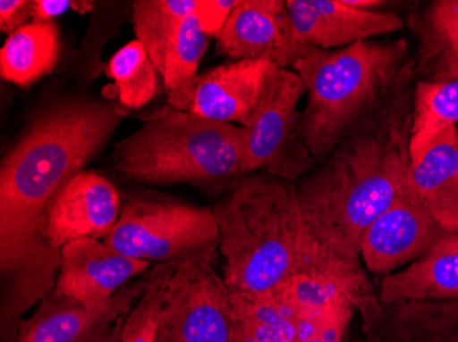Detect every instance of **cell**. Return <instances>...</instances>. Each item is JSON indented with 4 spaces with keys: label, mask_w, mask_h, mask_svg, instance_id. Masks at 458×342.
<instances>
[{
    "label": "cell",
    "mask_w": 458,
    "mask_h": 342,
    "mask_svg": "<svg viewBox=\"0 0 458 342\" xmlns=\"http://www.w3.org/2000/svg\"><path fill=\"white\" fill-rule=\"evenodd\" d=\"M130 110L64 97L43 105L0 167V339L14 342L30 311L53 293L61 251L46 238L54 200L109 143Z\"/></svg>",
    "instance_id": "obj_1"
},
{
    "label": "cell",
    "mask_w": 458,
    "mask_h": 342,
    "mask_svg": "<svg viewBox=\"0 0 458 342\" xmlns=\"http://www.w3.org/2000/svg\"><path fill=\"white\" fill-rule=\"evenodd\" d=\"M414 84L409 59L387 99L295 185L311 236L350 266L361 267L362 236L408 184Z\"/></svg>",
    "instance_id": "obj_2"
},
{
    "label": "cell",
    "mask_w": 458,
    "mask_h": 342,
    "mask_svg": "<svg viewBox=\"0 0 458 342\" xmlns=\"http://www.w3.org/2000/svg\"><path fill=\"white\" fill-rule=\"evenodd\" d=\"M212 208L231 292H269L302 272L365 277L361 267L335 258L311 236L293 182L246 174Z\"/></svg>",
    "instance_id": "obj_3"
},
{
    "label": "cell",
    "mask_w": 458,
    "mask_h": 342,
    "mask_svg": "<svg viewBox=\"0 0 458 342\" xmlns=\"http://www.w3.org/2000/svg\"><path fill=\"white\" fill-rule=\"evenodd\" d=\"M408 41H359L339 50L310 48L293 71L305 84L306 143L318 163L387 99L408 63Z\"/></svg>",
    "instance_id": "obj_4"
},
{
    "label": "cell",
    "mask_w": 458,
    "mask_h": 342,
    "mask_svg": "<svg viewBox=\"0 0 458 342\" xmlns=\"http://www.w3.org/2000/svg\"><path fill=\"white\" fill-rule=\"evenodd\" d=\"M246 130L172 105L151 113L115 144L113 167L128 181L148 185H210L241 179Z\"/></svg>",
    "instance_id": "obj_5"
},
{
    "label": "cell",
    "mask_w": 458,
    "mask_h": 342,
    "mask_svg": "<svg viewBox=\"0 0 458 342\" xmlns=\"http://www.w3.org/2000/svg\"><path fill=\"white\" fill-rule=\"evenodd\" d=\"M103 243L153 264L212 262L220 244L215 211L172 200H123L120 220Z\"/></svg>",
    "instance_id": "obj_6"
},
{
    "label": "cell",
    "mask_w": 458,
    "mask_h": 342,
    "mask_svg": "<svg viewBox=\"0 0 458 342\" xmlns=\"http://www.w3.org/2000/svg\"><path fill=\"white\" fill-rule=\"evenodd\" d=\"M306 88L293 69L279 68L244 135V171L270 174L288 182L310 173L316 159L306 143L300 102Z\"/></svg>",
    "instance_id": "obj_7"
},
{
    "label": "cell",
    "mask_w": 458,
    "mask_h": 342,
    "mask_svg": "<svg viewBox=\"0 0 458 342\" xmlns=\"http://www.w3.org/2000/svg\"><path fill=\"white\" fill-rule=\"evenodd\" d=\"M231 290L206 259L177 266L166 300L157 342H233Z\"/></svg>",
    "instance_id": "obj_8"
},
{
    "label": "cell",
    "mask_w": 458,
    "mask_h": 342,
    "mask_svg": "<svg viewBox=\"0 0 458 342\" xmlns=\"http://www.w3.org/2000/svg\"><path fill=\"white\" fill-rule=\"evenodd\" d=\"M148 282V272L95 308L53 290L22 321L14 342H121L123 322Z\"/></svg>",
    "instance_id": "obj_9"
},
{
    "label": "cell",
    "mask_w": 458,
    "mask_h": 342,
    "mask_svg": "<svg viewBox=\"0 0 458 342\" xmlns=\"http://www.w3.org/2000/svg\"><path fill=\"white\" fill-rule=\"evenodd\" d=\"M217 50L233 61H267L293 69L310 48L295 38L287 0H239L217 38Z\"/></svg>",
    "instance_id": "obj_10"
},
{
    "label": "cell",
    "mask_w": 458,
    "mask_h": 342,
    "mask_svg": "<svg viewBox=\"0 0 458 342\" xmlns=\"http://www.w3.org/2000/svg\"><path fill=\"white\" fill-rule=\"evenodd\" d=\"M445 233L408 181L395 202L365 231L360 256L369 271L387 274L418 261Z\"/></svg>",
    "instance_id": "obj_11"
},
{
    "label": "cell",
    "mask_w": 458,
    "mask_h": 342,
    "mask_svg": "<svg viewBox=\"0 0 458 342\" xmlns=\"http://www.w3.org/2000/svg\"><path fill=\"white\" fill-rule=\"evenodd\" d=\"M123 203L109 179L94 170H82L54 200L46 221V238L58 251L82 238L103 241L114 230Z\"/></svg>",
    "instance_id": "obj_12"
},
{
    "label": "cell",
    "mask_w": 458,
    "mask_h": 342,
    "mask_svg": "<svg viewBox=\"0 0 458 342\" xmlns=\"http://www.w3.org/2000/svg\"><path fill=\"white\" fill-rule=\"evenodd\" d=\"M153 264L128 258L95 238L66 244L54 292L73 298L89 308L109 302L136 277L148 274Z\"/></svg>",
    "instance_id": "obj_13"
},
{
    "label": "cell",
    "mask_w": 458,
    "mask_h": 342,
    "mask_svg": "<svg viewBox=\"0 0 458 342\" xmlns=\"http://www.w3.org/2000/svg\"><path fill=\"white\" fill-rule=\"evenodd\" d=\"M298 43L316 50H339L403 28V20L388 12H365L344 0H287Z\"/></svg>",
    "instance_id": "obj_14"
},
{
    "label": "cell",
    "mask_w": 458,
    "mask_h": 342,
    "mask_svg": "<svg viewBox=\"0 0 458 342\" xmlns=\"http://www.w3.org/2000/svg\"><path fill=\"white\" fill-rule=\"evenodd\" d=\"M279 66L267 61H231L198 74L191 113L247 129Z\"/></svg>",
    "instance_id": "obj_15"
},
{
    "label": "cell",
    "mask_w": 458,
    "mask_h": 342,
    "mask_svg": "<svg viewBox=\"0 0 458 342\" xmlns=\"http://www.w3.org/2000/svg\"><path fill=\"white\" fill-rule=\"evenodd\" d=\"M409 185L445 231H458V125L441 130L411 163Z\"/></svg>",
    "instance_id": "obj_16"
},
{
    "label": "cell",
    "mask_w": 458,
    "mask_h": 342,
    "mask_svg": "<svg viewBox=\"0 0 458 342\" xmlns=\"http://www.w3.org/2000/svg\"><path fill=\"white\" fill-rule=\"evenodd\" d=\"M379 297L385 304L458 300V231L445 233L411 266L387 275Z\"/></svg>",
    "instance_id": "obj_17"
},
{
    "label": "cell",
    "mask_w": 458,
    "mask_h": 342,
    "mask_svg": "<svg viewBox=\"0 0 458 342\" xmlns=\"http://www.w3.org/2000/svg\"><path fill=\"white\" fill-rule=\"evenodd\" d=\"M419 41L413 61L416 81L442 84L458 79V0H434L409 14Z\"/></svg>",
    "instance_id": "obj_18"
},
{
    "label": "cell",
    "mask_w": 458,
    "mask_h": 342,
    "mask_svg": "<svg viewBox=\"0 0 458 342\" xmlns=\"http://www.w3.org/2000/svg\"><path fill=\"white\" fill-rule=\"evenodd\" d=\"M61 54V38L54 21H30L9 36L0 50L2 79L28 88L50 74Z\"/></svg>",
    "instance_id": "obj_19"
},
{
    "label": "cell",
    "mask_w": 458,
    "mask_h": 342,
    "mask_svg": "<svg viewBox=\"0 0 458 342\" xmlns=\"http://www.w3.org/2000/svg\"><path fill=\"white\" fill-rule=\"evenodd\" d=\"M208 46L209 38L195 14L184 18L166 54L161 73L168 104L174 109L191 113L198 68Z\"/></svg>",
    "instance_id": "obj_20"
},
{
    "label": "cell",
    "mask_w": 458,
    "mask_h": 342,
    "mask_svg": "<svg viewBox=\"0 0 458 342\" xmlns=\"http://www.w3.org/2000/svg\"><path fill=\"white\" fill-rule=\"evenodd\" d=\"M235 341L290 342L293 310L275 290L265 293L231 292Z\"/></svg>",
    "instance_id": "obj_21"
},
{
    "label": "cell",
    "mask_w": 458,
    "mask_h": 342,
    "mask_svg": "<svg viewBox=\"0 0 458 342\" xmlns=\"http://www.w3.org/2000/svg\"><path fill=\"white\" fill-rule=\"evenodd\" d=\"M197 0H136L132 4L136 40L148 51L157 71L165 59L184 18L194 14Z\"/></svg>",
    "instance_id": "obj_22"
},
{
    "label": "cell",
    "mask_w": 458,
    "mask_h": 342,
    "mask_svg": "<svg viewBox=\"0 0 458 342\" xmlns=\"http://www.w3.org/2000/svg\"><path fill=\"white\" fill-rule=\"evenodd\" d=\"M457 123L458 79L442 84L416 81L411 130V163L420 159L435 136Z\"/></svg>",
    "instance_id": "obj_23"
},
{
    "label": "cell",
    "mask_w": 458,
    "mask_h": 342,
    "mask_svg": "<svg viewBox=\"0 0 458 342\" xmlns=\"http://www.w3.org/2000/svg\"><path fill=\"white\" fill-rule=\"evenodd\" d=\"M106 74L114 81L118 102L128 110L141 109L158 91V71L138 40L130 41L112 56Z\"/></svg>",
    "instance_id": "obj_24"
},
{
    "label": "cell",
    "mask_w": 458,
    "mask_h": 342,
    "mask_svg": "<svg viewBox=\"0 0 458 342\" xmlns=\"http://www.w3.org/2000/svg\"><path fill=\"white\" fill-rule=\"evenodd\" d=\"M179 263L182 262L151 267L148 287L123 322L121 342H157L164 318L166 293Z\"/></svg>",
    "instance_id": "obj_25"
},
{
    "label": "cell",
    "mask_w": 458,
    "mask_h": 342,
    "mask_svg": "<svg viewBox=\"0 0 458 342\" xmlns=\"http://www.w3.org/2000/svg\"><path fill=\"white\" fill-rule=\"evenodd\" d=\"M239 0H197L194 14L208 38H217Z\"/></svg>",
    "instance_id": "obj_26"
},
{
    "label": "cell",
    "mask_w": 458,
    "mask_h": 342,
    "mask_svg": "<svg viewBox=\"0 0 458 342\" xmlns=\"http://www.w3.org/2000/svg\"><path fill=\"white\" fill-rule=\"evenodd\" d=\"M356 305L352 302L342 303L329 313L321 328L310 342H342L352 321Z\"/></svg>",
    "instance_id": "obj_27"
},
{
    "label": "cell",
    "mask_w": 458,
    "mask_h": 342,
    "mask_svg": "<svg viewBox=\"0 0 458 342\" xmlns=\"http://www.w3.org/2000/svg\"><path fill=\"white\" fill-rule=\"evenodd\" d=\"M35 0H2L0 2V30L12 35L33 20Z\"/></svg>",
    "instance_id": "obj_28"
},
{
    "label": "cell",
    "mask_w": 458,
    "mask_h": 342,
    "mask_svg": "<svg viewBox=\"0 0 458 342\" xmlns=\"http://www.w3.org/2000/svg\"><path fill=\"white\" fill-rule=\"evenodd\" d=\"M76 4L71 0H35L32 21H53L69 9H76Z\"/></svg>",
    "instance_id": "obj_29"
},
{
    "label": "cell",
    "mask_w": 458,
    "mask_h": 342,
    "mask_svg": "<svg viewBox=\"0 0 458 342\" xmlns=\"http://www.w3.org/2000/svg\"><path fill=\"white\" fill-rule=\"evenodd\" d=\"M344 4L356 7V9L365 10V12H380L379 9L387 4L380 0H344Z\"/></svg>",
    "instance_id": "obj_30"
},
{
    "label": "cell",
    "mask_w": 458,
    "mask_h": 342,
    "mask_svg": "<svg viewBox=\"0 0 458 342\" xmlns=\"http://www.w3.org/2000/svg\"><path fill=\"white\" fill-rule=\"evenodd\" d=\"M457 125H458V123H457Z\"/></svg>",
    "instance_id": "obj_31"
}]
</instances>
